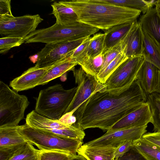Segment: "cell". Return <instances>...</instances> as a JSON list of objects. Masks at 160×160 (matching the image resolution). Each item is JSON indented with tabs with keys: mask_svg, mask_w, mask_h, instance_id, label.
Listing matches in <instances>:
<instances>
[{
	"mask_svg": "<svg viewBox=\"0 0 160 160\" xmlns=\"http://www.w3.org/2000/svg\"><path fill=\"white\" fill-rule=\"evenodd\" d=\"M147 102V96L136 79L119 95L106 91L90 97L73 113L75 122L84 130L98 128L107 131L127 115Z\"/></svg>",
	"mask_w": 160,
	"mask_h": 160,
	"instance_id": "obj_1",
	"label": "cell"
},
{
	"mask_svg": "<svg viewBox=\"0 0 160 160\" xmlns=\"http://www.w3.org/2000/svg\"><path fill=\"white\" fill-rule=\"evenodd\" d=\"M60 2L71 8L81 22L104 31L118 25L132 23L140 15L138 10L102 0H72Z\"/></svg>",
	"mask_w": 160,
	"mask_h": 160,
	"instance_id": "obj_2",
	"label": "cell"
},
{
	"mask_svg": "<svg viewBox=\"0 0 160 160\" xmlns=\"http://www.w3.org/2000/svg\"><path fill=\"white\" fill-rule=\"evenodd\" d=\"M99 30L79 21L65 25L55 23L49 27L36 30L24 38L23 41L25 43L48 44L74 41L90 37Z\"/></svg>",
	"mask_w": 160,
	"mask_h": 160,
	"instance_id": "obj_3",
	"label": "cell"
},
{
	"mask_svg": "<svg viewBox=\"0 0 160 160\" xmlns=\"http://www.w3.org/2000/svg\"><path fill=\"white\" fill-rule=\"evenodd\" d=\"M77 89V87L65 89L60 84L42 89L36 98L34 110L44 117L59 120L72 102Z\"/></svg>",
	"mask_w": 160,
	"mask_h": 160,
	"instance_id": "obj_4",
	"label": "cell"
},
{
	"mask_svg": "<svg viewBox=\"0 0 160 160\" xmlns=\"http://www.w3.org/2000/svg\"><path fill=\"white\" fill-rule=\"evenodd\" d=\"M17 128L27 141L40 151H62L75 156L83 143V141L61 137L31 127L26 123L18 125Z\"/></svg>",
	"mask_w": 160,
	"mask_h": 160,
	"instance_id": "obj_5",
	"label": "cell"
},
{
	"mask_svg": "<svg viewBox=\"0 0 160 160\" xmlns=\"http://www.w3.org/2000/svg\"><path fill=\"white\" fill-rule=\"evenodd\" d=\"M27 97L0 81V128L15 127L24 118L29 105Z\"/></svg>",
	"mask_w": 160,
	"mask_h": 160,
	"instance_id": "obj_6",
	"label": "cell"
},
{
	"mask_svg": "<svg viewBox=\"0 0 160 160\" xmlns=\"http://www.w3.org/2000/svg\"><path fill=\"white\" fill-rule=\"evenodd\" d=\"M75 82L78 85L75 95L67 110L60 118L62 122H70L76 110L92 95L105 91L106 85L96 77L86 73L80 67L72 70Z\"/></svg>",
	"mask_w": 160,
	"mask_h": 160,
	"instance_id": "obj_7",
	"label": "cell"
},
{
	"mask_svg": "<svg viewBox=\"0 0 160 160\" xmlns=\"http://www.w3.org/2000/svg\"><path fill=\"white\" fill-rule=\"evenodd\" d=\"M143 56L128 58L112 73L105 83V91L119 95L128 89L136 79L137 73L145 61Z\"/></svg>",
	"mask_w": 160,
	"mask_h": 160,
	"instance_id": "obj_8",
	"label": "cell"
},
{
	"mask_svg": "<svg viewBox=\"0 0 160 160\" xmlns=\"http://www.w3.org/2000/svg\"><path fill=\"white\" fill-rule=\"evenodd\" d=\"M26 122L31 127L64 138L83 141L85 135L84 130L76 123L69 125L42 116L34 110L27 114Z\"/></svg>",
	"mask_w": 160,
	"mask_h": 160,
	"instance_id": "obj_9",
	"label": "cell"
},
{
	"mask_svg": "<svg viewBox=\"0 0 160 160\" xmlns=\"http://www.w3.org/2000/svg\"><path fill=\"white\" fill-rule=\"evenodd\" d=\"M43 20L38 14L17 17L0 15V34L3 37L24 38L35 31Z\"/></svg>",
	"mask_w": 160,
	"mask_h": 160,
	"instance_id": "obj_10",
	"label": "cell"
},
{
	"mask_svg": "<svg viewBox=\"0 0 160 160\" xmlns=\"http://www.w3.org/2000/svg\"><path fill=\"white\" fill-rule=\"evenodd\" d=\"M147 125L110 129L102 136L86 143L88 146L110 147L116 148L126 141H134L142 137L147 132Z\"/></svg>",
	"mask_w": 160,
	"mask_h": 160,
	"instance_id": "obj_11",
	"label": "cell"
},
{
	"mask_svg": "<svg viewBox=\"0 0 160 160\" xmlns=\"http://www.w3.org/2000/svg\"><path fill=\"white\" fill-rule=\"evenodd\" d=\"M88 38L74 41L46 44L37 53L38 57L36 64L40 68L54 64L71 56L74 50Z\"/></svg>",
	"mask_w": 160,
	"mask_h": 160,
	"instance_id": "obj_12",
	"label": "cell"
},
{
	"mask_svg": "<svg viewBox=\"0 0 160 160\" xmlns=\"http://www.w3.org/2000/svg\"><path fill=\"white\" fill-rule=\"evenodd\" d=\"M56 63L42 68L35 64L11 81L10 82V86L17 92L33 88L38 85L39 82Z\"/></svg>",
	"mask_w": 160,
	"mask_h": 160,
	"instance_id": "obj_13",
	"label": "cell"
},
{
	"mask_svg": "<svg viewBox=\"0 0 160 160\" xmlns=\"http://www.w3.org/2000/svg\"><path fill=\"white\" fill-rule=\"evenodd\" d=\"M144 32L139 21L136 20L122 39L124 52L128 58L142 56Z\"/></svg>",
	"mask_w": 160,
	"mask_h": 160,
	"instance_id": "obj_14",
	"label": "cell"
},
{
	"mask_svg": "<svg viewBox=\"0 0 160 160\" xmlns=\"http://www.w3.org/2000/svg\"><path fill=\"white\" fill-rule=\"evenodd\" d=\"M152 116L149 103L147 102L123 117L111 129H117L128 127H139L152 123Z\"/></svg>",
	"mask_w": 160,
	"mask_h": 160,
	"instance_id": "obj_15",
	"label": "cell"
},
{
	"mask_svg": "<svg viewBox=\"0 0 160 160\" xmlns=\"http://www.w3.org/2000/svg\"><path fill=\"white\" fill-rule=\"evenodd\" d=\"M159 70L153 64L145 60L139 70L136 80L146 95L154 92L158 82Z\"/></svg>",
	"mask_w": 160,
	"mask_h": 160,
	"instance_id": "obj_16",
	"label": "cell"
},
{
	"mask_svg": "<svg viewBox=\"0 0 160 160\" xmlns=\"http://www.w3.org/2000/svg\"><path fill=\"white\" fill-rule=\"evenodd\" d=\"M139 21L142 31L160 45V16L155 6L150 7L141 15Z\"/></svg>",
	"mask_w": 160,
	"mask_h": 160,
	"instance_id": "obj_17",
	"label": "cell"
},
{
	"mask_svg": "<svg viewBox=\"0 0 160 160\" xmlns=\"http://www.w3.org/2000/svg\"><path fill=\"white\" fill-rule=\"evenodd\" d=\"M115 148L110 147L88 146L82 145L77 151L87 160H114Z\"/></svg>",
	"mask_w": 160,
	"mask_h": 160,
	"instance_id": "obj_18",
	"label": "cell"
},
{
	"mask_svg": "<svg viewBox=\"0 0 160 160\" xmlns=\"http://www.w3.org/2000/svg\"><path fill=\"white\" fill-rule=\"evenodd\" d=\"M71 56L67 57L56 63L39 82L38 85L46 84L75 68V66L78 64L74 60L71 58Z\"/></svg>",
	"mask_w": 160,
	"mask_h": 160,
	"instance_id": "obj_19",
	"label": "cell"
},
{
	"mask_svg": "<svg viewBox=\"0 0 160 160\" xmlns=\"http://www.w3.org/2000/svg\"><path fill=\"white\" fill-rule=\"evenodd\" d=\"M132 23L115 26L104 31V47L102 54L117 44L124 37L130 29Z\"/></svg>",
	"mask_w": 160,
	"mask_h": 160,
	"instance_id": "obj_20",
	"label": "cell"
},
{
	"mask_svg": "<svg viewBox=\"0 0 160 160\" xmlns=\"http://www.w3.org/2000/svg\"><path fill=\"white\" fill-rule=\"evenodd\" d=\"M142 55L145 61L153 64L160 71V45L145 33Z\"/></svg>",
	"mask_w": 160,
	"mask_h": 160,
	"instance_id": "obj_21",
	"label": "cell"
},
{
	"mask_svg": "<svg viewBox=\"0 0 160 160\" xmlns=\"http://www.w3.org/2000/svg\"><path fill=\"white\" fill-rule=\"evenodd\" d=\"M51 6L52 9V14L56 18V23L65 25L79 22L77 15L73 10L60 1L54 2Z\"/></svg>",
	"mask_w": 160,
	"mask_h": 160,
	"instance_id": "obj_22",
	"label": "cell"
},
{
	"mask_svg": "<svg viewBox=\"0 0 160 160\" xmlns=\"http://www.w3.org/2000/svg\"><path fill=\"white\" fill-rule=\"evenodd\" d=\"M132 146L146 160H160V147L143 138L133 141Z\"/></svg>",
	"mask_w": 160,
	"mask_h": 160,
	"instance_id": "obj_23",
	"label": "cell"
},
{
	"mask_svg": "<svg viewBox=\"0 0 160 160\" xmlns=\"http://www.w3.org/2000/svg\"><path fill=\"white\" fill-rule=\"evenodd\" d=\"M17 127L0 128V147L16 145L28 142L18 132Z\"/></svg>",
	"mask_w": 160,
	"mask_h": 160,
	"instance_id": "obj_24",
	"label": "cell"
},
{
	"mask_svg": "<svg viewBox=\"0 0 160 160\" xmlns=\"http://www.w3.org/2000/svg\"><path fill=\"white\" fill-rule=\"evenodd\" d=\"M105 2L121 7L138 10L145 14L148 9L154 5L155 0H102Z\"/></svg>",
	"mask_w": 160,
	"mask_h": 160,
	"instance_id": "obj_25",
	"label": "cell"
},
{
	"mask_svg": "<svg viewBox=\"0 0 160 160\" xmlns=\"http://www.w3.org/2000/svg\"><path fill=\"white\" fill-rule=\"evenodd\" d=\"M102 54L93 58L88 57L78 63L87 73L97 78L100 72L103 62Z\"/></svg>",
	"mask_w": 160,
	"mask_h": 160,
	"instance_id": "obj_26",
	"label": "cell"
},
{
	"mask_svg": "<svg viewBox=\"0 0 160 160\" xmlns=\"http://www.w3.org/2000/svg\"><path fill=\"white\" fill-rule=\"evenodd\" d=\"M39 154L40 150L28 141L9 160H39Z\"/></svg>",
	"mask_w": 160,
	"mask_h": 160,
	"instance_id": "obj_27",
	"label": "cell"
},
{
	"mask_svg": "<svg viewBox=\"0 0 160 160\" xmlns=\"http://www.w3.org/2000/svg\"><path fill=\"white\" fill-rule=\"evenodd\" d=\"M153 118L152 123L154 132H160V98L158 94L154 92L147 95Z\"/></svg>",
	"mask_w": 160,
	"mask_h": 160,
	"instance_id": "obj_28",
	"label": "cell"
},
{
	"mask_svg": "<svg viewBox=\"0 0 160 160\" xmlns=\"http://www.w3.org/2000/svg\"><path fill=\"white\" fill-rule=\"evenodd\" d=\"M105 36L104 33H97L91 38L88 52L89 58H94L102 54Z\"/></svg>",
	"mask_w": 160,
	"mask_h": 160,
	"instance_id": "obj_29",
	"label": "cell"
},
{
	"mask_svg": "<svg viewBox=\"0 0 160 160\" xmlns=\"http://www.w3.org/2000/svg\"><path fill=\"white\" fill-rule=\"evenodd\" d=\"M124 49L102 73L98 75L97 78L100 82L105 84L107 79L115 70L123 62L128 58L125 55Z\"/></svg>",
	"mask_w": 160,
	"mask_h": 160,
	"instance_id": "obj_30",
	"label": "cell"
},
{
	"mask_svg": "<svg viewBox=\"0 0 160 160\" xmlns=\"http://www.w3.org/2000/svg\"><path fill=\"white\" fill-rule=\"evenodd\" d=\"M124 47V43L122 40L111 49L103 54V64L98 74L102 73L104 70L110 63L123 50Z\"/></svg>",
	"mask_w": 160,
	"mask_h": 160,
	"instance_id": "obj_31",
	"label": "cell"
},
{
	"mask_svg": "<svg viewBox=\"0 0 160 160\" xmlns=\"http://www.w3.org/2000/svg\"><path fill=\"white\" fill-rule=\"evenodd\" d=\"M73 156L64 152L40 150L39 160H67Z\"/></svg>",
	"mask_w": 160,
	"mask_h": 160,
	"instance_id": "obj_32",
	"label": "cell"
},
{
	"mask_svg": "<svg viewBox=\"0 0 160 160\" xmlns=\"http://www.w3.org/2000/svg\"><path fill=\"white\" fill-rule=\"evenodd\" d=\"M23 38L2 37L0 38V53H6L12 48L19 46L24 43Z\"/></svg>",
	"mask_w": 160,
	"mask_h": 160,
	"instance_id": "obj_33",
	"label": "cell"
},
{
	"mask_svg": "<svg viewBox=\"0 0 160 160\" xmlns=\"http://www.w3.org/2000/svg\"><path fill=\"white\" fill-rule=\"evenodd\" d=\"M91 37L87 38L73 51L71 58L74 60L77 64L88 57V52Z\"/></svg>",
	"mask_w": 160,
	"mask_h": 160,
	"instance_id": "obj_34",
	"label": "cell"
},
{
	"mask_svg": "<svg viewBox=\"0 0 160 160\" xmlns=\"http://www.w3.org/2000/svg\"><path fill=\"white\" fill-rule=\"evenodd\" d=\"M26 142L12 146L0 147V160H9Z\"/></svg>",
	"mask_w": 160,
	"mask_h": 160,
	"instance_id": "obj_35",
	"label": "cell"
},
{
	"mask_svg": "<svg viewBox=\"0 0 160 160\" xmlns=\"http://www.w3.org/2000/svg\"><path fill=\"white\" fill-rule=\"evenodd\" d=\"M118 160H146L132 146L131 149Z\"/></svg>",
	"mask_w": 160,
	"mask_h": 160,
	"instance_id": "obj_36",
	"label": "cell"
},
{
	"mask_svg": "<svg viewBox=\"0 0 160 160\" xmlns=\"http://www.w3.org/2000/svg\"><path fill=\"white\" fill-rule=\"evenodd\" d=\"M133 142L131 140L126 141L117 147L114 152V158L118 159L128 152L132 146Z\"/></svg>",
	"mask_w": 160,
	"mask_h": 160,
	"instance_id": "obj_37",
	"label": "cell"
},
{
	"mask_svg": "<svg viewBox=\"0 0 160 160\" xmlns=\"http://www.w3.org/2000/svg\"><path fill=\"white\" fill-rule=\"evenodd\" d=\"M142 138L160 147V132H154L146 133Z\"/></svg>",
	"mask_w": 160,
	"mask_h": 160,
	"instance_id": "obj_38",
	"label": "cell"
},
{
	"mask_svg": "<svg viewBox=\"0 0 160 160\" xmlns=\"http://www.w3.org/2000/svg\"><path fill=\"white\" fill-rule=\"evenodd\" d=\"M11 0H0V15H12L11 11Z\"/></svg>",
	"mask_w": 160,
	"mask_h": 160,
	"instance_id": "obj_39",
	"label": "cell"
},
{
	"mask_svg": "<svg viewBox=\"0 0 160 160\" xmlns=\"http://www.w3.org/2000/svg\"><path fill=\"white\" fill-rule=\"evenodd\" d=\"M67 160H87L82 156L77 154L75 156H73Z\"/></svg>",
	"mask_w": 160,
	"mask_h": 160,
	"instance_id": "obj_40",
	"label": "cell"
},
{
	"mask_svg": "<svg viewBox=\"0 0 160 160\" xmlns=\"http://www.w3.org/2000/svg\"><path fill=\"white\" fill-rule=\"evenodd\" d=\"M154 92H156L160 95V71L159 70L158 82L155 89Z\"/></svg>",
	"mask_w": 160,
	"mask_h": 160,
	"instance_id": "obj_41",
	"label": "cell"
},
{
	"mask_svg": "<svg viewBox=\"0 0 160 160\" xmlns=\"http://www.w3.org/2000/svg\"><path fill=\"white\" fill-rule=\"evenodd\" d=\"M154 5L156 7V8L158 10V13L160 16V4L156 3H156H155V4Z\"/></svg>",
	"mask_w": 160,
	"mask_h": 160,
	"instance_id": "obj_42",
	"label": "cell"
},
{
	"mask_svg": "<svg viewBox=\"0 0 160 160\" xmlns=\"http://www.w3.org/2000/svg\"><path fill=\"white\" fill-rule=\"evenodd\" d=\"M156 3L160 4V0H156Z\"/></svg>",
	"mask_w": 160,
	"mask_h": 160,
	"instance_id": "obj_43",
	"label": "cell"
},
{
	"mask_svg": "<svg viewBox=\"0 0 160 160\" xmlns=\"http://www.w3.org/2000/svg\"><path fill=\"white\" fill-rule=\"evenodd\" d=\"M114 160H118V159H114Z\"/></svg>",
	"mask_w": 160,
	"mask_h": 160,
	"instance_id": "obj_44",
	"label": "cell"
},
{
	"mask_svg": "<svg viewBox=\"0 0 160 160\" xmlns=\"http://www.w3.org/2000/svg\"><path fill=\"white\" fill-rule=\"evenodd\" d=\"M159 97H160V95L159 94Z\"/></svg>",
	"mask_w": 160,
	"mask_h": 160,
	"instance_id": "obj_45",
	"label": "cell"
}]
</instances>
